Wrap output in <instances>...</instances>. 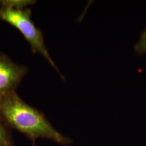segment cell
<instances>
[{
	"instance_id": "1",
	"label": "cell",
	"mask_w": 146,
	"mask_h": 146,
	"mask_svg": "<svg viewBox=\"0 0 146 146\" xmlns=\"http://www.w3.org/2000/svg\"><path fill=\"white\" fill-rule=\"evenodd\" d=\"M0 115L14 129L35 140L47 139L61 145H70L72 139L56 130L37 109L26 103L16 91L0 100Z\"/></svg>"
},
{
	"instance_id": "4",
	"label": "cell",
	"mask_w": 146,
	"mask_h": 146,
	"mask_svg": "<svg viewBox=\"0 0 146 146\" xmlns=\"http://www.w3.org/2000/svg\"><path fill=\"white\" fill-rule=\"evenodd\" d=\"M35 1L32 0H1L0 7L11 9H25L35 4Z\"/></svg>"
},
{
	"instance_id": "5",
	"label": "cell",
	"mask_w": 146,
	"mask_h": 146,
	"mask_svg": "<svg viewBox=\"0 0 146 146\" xmlns=\"http://www.w3.org/2000/svg\"><path fill=\"white\" fill-rule=\"evenodd\" d=\"M12 144V137L7 129L6 123L0 115V146H11Z\"/></svg>"
},
{
	"instance_id": "2",
	"label": "cell",
	"mask_w": 146,
	"mask_h": 146,
	"mask_svg": "<svg viewBox=\"0 0 146 146\" xmlns=\"http://www.w3.org/2000/svg\"><path fill=\"white\" fill-rule=\"evenodd\" d=\"M31 15L30 8L16 10L0 7V19L18 29L29 43L33 53L41 55L64 78L47 49L41 31L32 21Z\"/></svg>"
},
{
	"instance_id": "3",
	"label": "cell",
	"mask_w": 146,
	"mask_h": 146,
	"mask_svg": "<svg viewBox=\"0 0 146 146\" xmlns=\"http://www.w3.org/2000/svg\"><path fill=\"white\" fill-rule=\"evenodd\" d=\"M28 68L0 53V100L16 89L26 76Z\"/></svg>"
},
{
	"instance_id": "6",
	"label": "cell",
	"mask_w": 146,
	"mask_h": 146,
	"mask_svg": "<svg viewBox=\"0 0 146 146\" xmlns=\"http://www.w3.org/2000/svg\"><path fill=\"white\" fill-rule=\"evenodd\" d=\"M135 52L138 56H143L146 54V27L140 35V38L134 45Z\"/></svg>"
}]
</instances>
